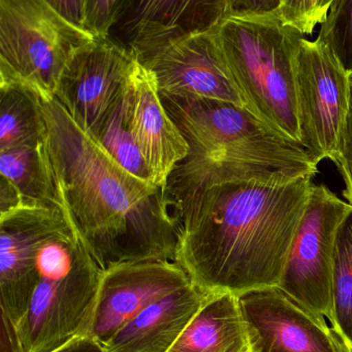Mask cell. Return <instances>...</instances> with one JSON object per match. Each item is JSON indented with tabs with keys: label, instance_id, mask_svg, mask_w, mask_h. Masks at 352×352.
<instances>
[{
	"label": "cell",
	"instance_id": "8",
	"mask_svg": "<svg viewBox=\"0 0 352 352\" xmlns=\"http://www.w3.org/2000/svg\"><path fill=\"white\" fill-rule=\"evenodd\" d=\"M351 74L318 37L302 36L296 59L300 142L318 162L335 161L349 109Z\"/></svg>",
	"mask_w": 352,
	"mask_h": 352
},
{
	"label": "cell",
	"instance_id": "17",
	"mask_svg": "<svg viewBox=\"0 0 352 352\" xmlns=\"http://www.w3.org/2000/svg\"><path fill=\"white\" fill-rule=\"evenodd\" d=\"M246 340L238 296L209 294L202 308L169 352H225Z\"/></svg>",
	"mask_w": 352,
	"mask_h": 352
},
{
	"label": "cell",
	"instance_id": "2",
	"mask_svg": "<svg viewBox=\"0 0 352 352\" xmlns=\"http://www.w3.org/2000/svg\"><path fill=\"white\" fill-rule=\"evenodd\" d=\"M41 100L64 212L99 266L176 262L180 230L165 188L128 173L55 98Z\"/></svg>",
	"mask_w": 352,
	"mask_h": 352
},
{
	"label": "cell",
	"instance_id": "33",
	"mask_svg": "<svg viewBox=\"0 0 352 352\" xmlns=\"http://www.w3.org/2000/svg\"><path fill=\"white\" fill-rule=\"evenodd\" d=\"M246 352H249V349H248V351H246Z\"/></svg>",
	"mask_w": 352,
	"mask_h": 352
},
{
	"label": "cell",
	"instance_id": "23",
	"mask_svg": "<svg viewBox=\"0 0 352 352\" xmlns=\"http://www.w3.org/2000/svg\"><path fill=\"white\" fill-rule=\"evenodd\" d=\"M132 0H88L85 30L95 38L110 37Z\"/></svg>",
	"mask_w": 352,
	"mask_h": 352
},
{
	"label": "cell",
	"instance_id": "9",
	"mask_svg": "<svg viewBox=\"0 0 352 352\" xmlns=\"http://www.w3.org/2000/svg\"><path fill=\"white\" fill-rule=\"evenodd\" d=\"M138 61L132 52L112 37L94 38L68 62L54 98L93 138Z\"/></svg>",
	"mask_w": 352,
	"mask_h": 352
},
{
	"label": "cell",
	"instance_id": "15",
	"mask_svg": "<svg viewBox=\"0 0 352 352\" xmlns=\"http://www.w3.org/2000/svg\"><path fill=\"white\" fill-rule=\"evenodd\" d=\"M128 122L153 184L165 188L174 169L187 158L189 148L165 109L154 76L140 61L130 78Z\"/></svg>",
	"mask_w": 352,
	"mask_h": 352
},
{
	"label": "cell",
	"instance_id": "18",
	"mask_svg": "<svg viewBox=\"0 0 352 352\" xmlns=\"http://www.w3.org/2000/svg\"><path fill=\"white\" fill-rule=\"evenodd\" d=\"M0 173L18 188L25 205L63 209L48 138L39 144L0 151Z\"/></svg>",
	"mask_w": 352,
	"mask_h": 352
},
{
	"label": "cell",
	"instance_id": "12",
	"mask_svg": "<svg viewBox=\"0 0 352 352\" xmlns=\"http://www.w3.org/2000/svg\"><path fill=\"white\" fill-rule=\"evenodd\" d=\"M68 221L63 209L57 207L24 204L0 214V307L14 324L30 305L39 248Z\"/></svg>",
	"mask_w": 352,
	"mask_h": 352
},
{
	"label": "cell",
	"instance_id": "29",
	"mask_svg": "<svg viewBox=\"0 0 352 352\" xmlns=\"http://www.w3.org/2000/svg\"><path fill=\"white\" fill-rule=\"evenodd\" d=\"M24 205L18 188L4 176H0V214Z\"/></svg>",
	"mask_w": 352,
	"mask_h": 352
},
{
	"label": "cell",
	"instance_id": "7",
	"mask_svg": "<svg viewBox=\"0 0 352 352\" xmlns=\"http://www.w3.org/2000/svg\"><path fill=\"white\" fill-rule=\"evenodd\" d=\"M351 208L328 186L313 184L277 287L330 326L337 232Z\"/></svg>",
	"mask_w": 352,
	"mask_h": 352
},
{
	"label": "cell",
	"instance_id": "28",
	"mask_svg": "<svg viewBox=\"0 0 352 352\" xmlns=\"http://www.w3.org/2000/svg\"><path fill=\"white\" fill-rule=\"evenodd\" d=\"M0 352H25L17 324L3 312H1Z\"/></svg>",
	"mask_w": 352,
	"mask_h": 352
},
{
	"label": "cell",
	"instance_id": "5",
	"mask_svg": "<svg viewBox=\"0 0 352 352\" xmlns=\"http://www.w3.org/2000/svg\"><path fill=\"white\" fill-rule=\"evenodd\" d=\"M94 38L45 0H0V82L54 98L68 62Z\"/></svg>",
	"mask_w": 352,
	"mask_h": 352
},
{
	"label": "cell",
	"instance_id": "4",
	"mask_svg": "<svg viewBox=\"0 0 352 352\" xmlns=\"http://www.w3.org/2000/svg\"><path fill=\"white\" fill-rule=\"evenodd\" d=\"M37 283L17 324L25 352H53L90 335L103 270L68 223L37 254Z\"/></svg>",
	"mask_w": 352,
	"mask_h": 352
},
{
	"label": "cell",
	"instance_id": "13",
	"mask_svg": "<svg viewBox=\"0 0 352 352\" xmlns=\"http://www.w3.org/2000/svg\"><path fill=\"white\" fill-rule=\"evenodd\" d=\"M190 283L174 261L127 263L103 271L90 336L105 345L145 308Z\"/></svg>",
	"mask_w": 352,
	"mask_h": 352
},
{
	"label": "cell",
	"instance_id": "24",
	"mask_svg": "<svg viewBox=\"0 0 352 352\" xmlns=\"http://www.w3.org/2000/svg\"><path fill=\"white\" fill-rule=\"evenodd\" d=\"M278 14L287 26L302 35H310L318 25L324 23L320 12V0H279Z\"/></svg>",
	"mask_w": 352,
	"mask_h": 352
},
{
	"label": "cell",
	"instance_id": "22",
	"mask_svg": "<svg viewBox=\"0 0 352 352\" xmlns=\"http://www.w3.org/2000/svg\"><path fill=\"white\" fill-rule=\"evenodd\" d=\"M334 52L345 69L352 74V0H335L320 35Z\"/></svg>",
	"mask_w": 352,
	"mask_h": 352
},
{
	"label": "cell",
	"instance_id": "3",
	"mask_svg": "<svg viewBox=\"0 0 352 352\" xmlns=\"http://www.w3.org/2000/svg\"><path fill=\"white\" fill-rule=\"evenodd\" d=\"M217 34L246 109L301 144L296 59L304 35L287 26L278 12L227 16Z\"/></svg>",
	"mask_w": 352,
	"mask_h": 352
},
{
	"label": "cell",
	"instance_id": "32",
	"mask_svg": "<svg viewBox=\"0 0 352 352\" xmlns=\"http://www.w3.org/2000/svg\"><path fill=\"white\" fill-rule=\"evenodd\" d=\"M248 351V343L247 340L243 341V342L238 343L235 346L229 349V351L225 352H246Z\"/></svg>",
	"mask_w": 352,
	"mask_h": 352
},
{
	"label": "cell",
	"instance_id": "21",
	"mask_svg": "<svg viewBox=\"0 0 352 352\" xmlns=\"http://www.w3.org/2000/svg\"><path fill=\"white\" fill-rule=\"evenodd\" d=\"M331 327L347 351L352 352V206L337 232Z\"/></svg>",
	"mask_w": 352,
	"mask_h": 352
},
{
	"label": "cell",
	"instance_id": "27",
	"mask_svg": "<svg viewBox=\"0 0 352 352\" xmlns=\"http://www.w3.org/2000/svg\"><path fill=\"white\" fill-rule=\"evenodd\" d=\"M56 12L85 30L88 0H45Z\"/></svg>",
	"mask_w": 352,
	"mask_h": 352
},
{
	"label": "cell",
	"instance_id": "6",
	"mask_svg": "<svg viewBox=\"0 0 352 352\" xmlns=\"http://www.w3.org/2000/svg\"><path fill=\"white\" fill-rule=\"evenodd\" d=\"M161 98L187 142V157L229 150L264 159L304 177L318 173L320 162L301 144L246 107L200 97L161 94Z\"/></svg>",
	"mask_w": 352,
	"mask_h": 352
},
{
	"label": "cell",
	"instance_id": "30",
	"mask_svg": "<svg viewBox=\"0 0 352 352\" xmlns=\"http://www.w3.org/2000/svg\"><path fill=\"white\" fill-rule=\"evenodd\" d=\"M53 352H105V349L97 339L88 335L74 339Z\"/></svg>",
	"mask_w": 352,
	"mask_h": 352
},
{
	"label": "cell",
	"instance_id": "14",
	"mask_svg": "<svg viewBox=\"0 0 352 352\" xmlns=\"http://www.w3.org/2000/svg\"><path fill=\"white\" fill-rule=\"evenodd\" d=\"M227 16V0H132L110 37L138 61L181 37L213 30Z\"/></svg>",
	"mask_w": 352,
	"mask_h": 352
},
{
	"label": "cell",
	"instance_id": "20",
	"mask_svg": "<svg viewBox=\"0 0 352 352\" xmlns=\"http://www.w3.org/2000/svg\"><path fill=\"white\" fill-rule=\"evenodd\" d=\"M128 97L130 80L121 94L110 107L103 123L92 138L128 173L153 184L152 175L130 130Z\"/></svg>",
	"mask_w": 352,
	"mask_h": 352
},
{
	"label": "cell",
	"instance_id": "25",
	"mask_svg": "<svg viewBox=\"0 0 352 352\" xmlns=\"http://www.w3.org/2000/svg\"><path fill=\"white\" fill-rule=\"evenodd\" d=\"M340 170L345 182L344 196L352 206V74L351 76V93L349 109L341 133L338 153L334 161Z\"/></svg>",
	"mask_w": 352,
	"mask_h": 352
},
{
	"label": "cell",
	"instance_id": "26",
	"mask_svg": "<svg viewBox=\"0 0 352 352\" xmlns=\"http://www.w3.org/2000/svg\"><path fill=\"white\" fill-rule=\"evenodd\" d=\"M279 6V0H227V16L274 14Z\"/></svg>",
	"mask_w": 352,
	"mask_h": 352
},
{
	"label": "cell",
	"instance_id": "1",
	"mask_svg": "<svg viewBox=\"0 0 352 352\" xmlns=\"http://www.w3.org/2000/svg\"><path fill=\"white\" fill-rule=\"evenodd\" d=\"M311 179L238 180L203 188L176 214V263L206 294L278 287Z\"/></svg>",
	"mask_w": 352,
	"mask_h": 352
},
{
	"label": "cell",
	"instance_id": "11",
	"mask_svg": "<svg viewBox=\"0 0 352 352\" xmlns=\"http://www.w3.org/2000/svg\"><path fill=\"white\" fill-rule=\"evenodd\" d=\"M140 62L154 76L161 94L215 99L245 107L217 28L171 41Z\"/></svg>",
	"mask_w": 352,
	"mask_h": 352
},
{
	"label": "cell",
	"instance_id": "31",
	"mask_svg": "<svg viewBox=\"0 0 352 352\" xmlns=\"http://www.w3.org/2000/svg\"><path fill=\"white\" fill-rule=\"evenodd\" d=\"M335 0H320V12L322 14V19L326 20L327 14H328L329 10H330L331 6L334 3Z\"/></svg>",
	"mask_w": 352,
	"mask_h": 352
},
{
	"label": "cell",
	"instance_id": "16",
	"mask_svg": "<svg viewBox=\"0 0 352 352\" xmlns=\"http://www.w3.org/2000/svg\"><path fill=\"white\" fill-rule=\"evenodd\" d=\"M208 296L190 283L154 302L103 345L105 352H169Z\"/></svg>",
	"mask_w": 352,
	"mask_h": 352
},
{
	"label": "cell",
	"instance_id": "10",
	"mask_svg": "<svg viewBox=\"0 0 352 352\" xmlns=\"http://www.w3.org/2000/svg\"><path fill=\"white\" fill-rule=\"evenodd\" d=\"M238 298L249 352H349L328 322L279 287Z\"/></svg>",
	"mask_w": 352,
	"mask_h": 352
},
{
	"label": "cell",
	"instance_id": "19",
	"mask_svg": "<svg viewBox=\"0 0 352 352\" xmlns=\"http://www.w3.org/2000/svg\"><path fill=\"white\" fill-rule=\"evenodd\" d=\"M48 138L41 97L16 82H0V151Z\"/></svg>",
	"mask_w": 352,
	"mask_h": 352
}]
</instances>
